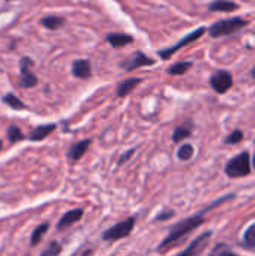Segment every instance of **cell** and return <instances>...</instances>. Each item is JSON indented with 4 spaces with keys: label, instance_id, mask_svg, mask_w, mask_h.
<instances>
[{
    "label": "cell",
    "instance_id": "6da1fadb",
    "mask_svg": "<svg viewBox=\"0 0 255 256\" xmlns=\"http://www.w3.org/2000/svg\"><path fill=\"white\" fill-rule=\"evenodd\" d=\"M204 222V218L203 214H197V216H192L180 224H177L171 231L170 234L167 236V238L161 243L159 246V252H165L167 249H171L173 246H176L180 240H183L189 232H192L194 230H197L201 224Z\"/></svg>",
    "mask_w": 255,
    "mask_h": 256
},
{
    "label": "cell",
    "instance_id": "7a4b0ae2",
    "mask_svg": "<svg viewBox=\"0 0 255 256\" xmlns=\"http://www.w3.org/2000/svg\"><path fill=\"white\" fill-rule=\"evenodd\" d=\"M248 21L243 18H230V20H221L213 22L209 27V33L212 38H219V36H227V34H233L236 32H239L240 28L246 27Z\"/></svg>",
    "mask_w": 255,
    "mask_h": 256
},
{
    "label": "cell",
    "instance_id": "3957f363",
    "mask_svg": "<svg viewBox=\"0 0 255 256\" xmlns=\"http://www.w3.org/2000/svg\"><path fill=\"white\" fill-rule=\"evenodd\" d=\"M249 172H251V158H249V153L246 152L234 156L225 165V174L231 178H240V177L249 176Z\"/></svg>",
    "mask_w": 255,
    "mask_h": 256
},
{
    "label": "cell",
    "instance_id": "277c9868",
    "mask_svg": "<svg viewBox=\"0 0 255 256\" xmlns=\"http://www.w3.org/2000/svg\"><path fill=\"white\" fill-rule=\"evenodd\" d=\"M134 226H135V218H129V219H126L123 222H119L113 228L107 230L102 234V240H105V242H116V240L125 238V237H128L132 232Z\"/></svg>",
    "mask_w": 255,
    "mask_h": 256
},
{
    "label": "cell",
    "instance_id": "5b68a950",
    "mask_svg": "<svg viewBox=\"0 0 255 256\" xmlns=\"http://www.w3.org/2000/svg\"><path fill=\"white\" fill-rule=\"evenodd\" d=\"M210 86L216 93H225L233 86V75L228 70H218L210 78Z\"/></svg>",
    "mask_w": 255,
    "mask_h": 256
},
{
    "label": "cell",
    "instance_id": "8992f818",
    "mask_svg": "<svg viewBox=\"0 0 255 256\" xmlns=\"http://www.w3.org/2000/svg\"><path fill=\"white\" fill-rule=\"evenodd\" d=\"M206 33V28L204 27H200V28H197L195 32H191L186 38H183L180 42H177L174 46H171V48H167V50H162L161 52H159V56H161V58H164V60H167V58H170L176 51H179L180 48H183V46H186V45H189L191 42H194V40H197V39H200L203 34Z\"/></svg>",
    "mask_w": 255,
    "mask_h": 256
},
{
    "label": "cell",
    "instance_id": "52a82bcc",
    "mask_svg": "<svg viewBox=\"0 0 255 256\" xmlns=\"http://www.w3.org/2000/svg\"><path fill=\"white\" fill-rule=\"evenodd\" d=\"M210 238H212V232L210 231L203 232L200 237H197L179 256H198L206 249V246H207V243H209Z\"/></svg>",
    "mask_w": 255,
    "mask_h": 256
},
{
    "label": "cell",
    "instance_id": "ba28073f",
    "mask_svg": "<svg viewBox=\"0 0 255 256\" xmlns=\"http://www.w3.org/2000/svg\"><path fill=\"white\" fill-rule=\"evenodd\" d=\"M152 64H155V60H153V58L147 57V56L143 54V52H137V54L129 60V63H125L123 66H125L126 70H134V69H138V68H141V66H152Z\"/></svg>",
    "mask_w": 255,
    "mask_h": 256
},
{
    "label": "cell",
    "instance_id": "9c48e42d",
    "mask_svg": "<svg viewBox=\"0 0 255 256\" xmlns=\"http://www.w3.org/2000/svg\"><path fill=\"white\" fill-rule=\"evenodd\" d=\"M72 74L77 78H81V80L89 78L90 74H92L90 62L89 60H77V62H74V64H72Z\"/></svg>",
    "mask_w": 255,
    "mask_h": 256
},
{
    "label": "cell",
    "instance_id": "30bf717a",
    "mask_svg": "<svg viewBox=\"0 0 255 256\" xmlns=\"http://www.w3.org/2000/svg\"><path fill=\"white\" fill-rule=\"evenodd\" d=\"M81 216H83V210H81V208L71 210V212H68V213H66L60 220H59L57 228H59V230H65V228H68V226L74 225L75 222H78V220L81 219Z\"/></svg>",
    "mask_w": 255,
    "mask_h": 256
},
{
    "label": "cell",
    "instance_id": "8fae6325",
    "mask_svg": "<svg viewBox=\"0 0 255 256\" xmlns=\"http://www.w3.org/2000/svg\"><path fill=\"white\" fill-rule=\"evenodd\" d=\"M56 130V124H44V126H38V128H35L32 132H30V135H29V138L32 140V141H42L44 138H47L51 132H54Z\"/></svg>",
    "mask_w": 255,
    "mask_h": 256
},
{
    "label": "cell",
    "instance_id": "7c38bea8",
    "mask_svg": "<svg viewBox=\"0 0 255 256\" xmlns=\"http://www.w3.org/2000/svg\"><path fill=\"white\" fill-rule=\"evenodd\" d=\"M107 40H108L114 48H120V46H125V45L131 44L134 39H132V36L125 34V33H108V34H107Z\"/></svg>",
    "mask_w": 255,
    "mask_h": 256
},
{
    "label": "cell",
    "instance_id": "4fadbf2b",
    "mask_svg": "<svg viewBox=\"0 0 255 256\" xmlns=\"http://www.w3.org/2000/svg\"><path fill=\"white\" fill-rule=\"evenodd\" d=\"M90 142H92L90 140H84V141H80V142H77L75 146H72V148H71L69 153H68L69 159H71V160H78V159H81V158L84 156V153L87 152Z\"/></svg>",
    "mask_w": 255,
    "mask_h": 256
},
{
    "label": "cell",
    "instance_id": "5bb4252c",
    "mask_svg": "<svg viewBox=\"0 0 255 256\" xmlns=\"http://www.w3.org/2000/svg\"><path fill=\"white\" fill-rule=\"evenodd\" d=\"M209 9L212 12H233L237 9V3L228 0H216L209 4Z\"/></svg>",
    "mask_w": 255,
    "mask_h": 256
},
{
    "label": "cell",
    "instance_id": "9a60e30c",
    "mask_svg": "<svg viewBox=\"0 0 255 256\" xmlns=\"http://www.w3.org/2000/svg\"><path fill=\"white\" fill-rule=\"evenodd\" d=\"M141 82L140 78H131V80H125L119 84L117 87V96L119 98H123V96H128L138 84Z\"/></svg>",
    "mask_w": 255,
    "mask_h": 256
},
{
    "label": "cell",
    "instance_id": "2e32d148",
    "mask_svg": "<svg viewBox=\"0 0 255 256\" xmlns=\"http://www.w3.org/2000/svg\"><path fill=\"white\" fill-rule=\"evenodd\" d=\"M41 22H42V26H44V27L51 28V30H56V28H59V27H62V26H63L65 20H63V18H60V16H45Z\"/></svg>",
    "mask_w": 255,
    "mask_h": 256
},
{
    "label": "cell",
    "instance_id": "e0dca14e",
    "mask_svg": "<svg viewBox=\"0 0 255 256\" xmlns=\"http://www.w3.org/2000/svg\"><path fill=\"white\" fill-rule=\"evenodd\" d=\"M191 66H192L191 62H180V63L173 64V66L168 69V74H170V75H182V74L188 72Z\"/></svg>",
    "mask_w": 255,
    "mask_h": 256
},
{
    "label": "cell",
    "instance_id": "ac0fdd59",
    "mask_svg": "<svg viewBox=\"0 0 255 256\" xmlns=\"http://www.w3.org/2000/svg\"><path fill=\"white\" fill-rule=\"evenodd\" d=\"M188 136H191V128L189 126H179L173 134V141L180 142V141L186 140Z\"/></svg>",
    "mask_w": 255,
    "mask_h": 256
},
{
    "label": "cell",
    "instance_id": "d6986e66",
    "mask_svg": "<svg viewBox=\"0 0 255 256\" xmlns=\"http://www.w3.org/2000/svg\"><path fill=\"white\" fill-rule=\"evenodd\" d=\"M38 84V78L35 74L32 72H27V74H23L21 80H20V86L24 87V88H30V87H35Z\"/></svg>",
    "mask_w": 255,
    "mask_h": 256
},
{
    "label": "cell",
    "instance_id": "ffe728a7",
    "mask_svg": "<svg viewBox=\"0 0 255 256\" xmlns=\"http://www.w3.org/2000/svg\"><path fill=\"white\" fill-rule=\"evenodd\" d=\"M47 230H48V224H42V225H39V226L32 232L30 243H32L33 246H36V244L42 240V237H44V234L47 232Z\"/></svg>",
    "mask_w": 255,
    "mask_h": 256
},
{
    "label": "cell",
    "instance_id": "44dd1931",
    "mask_svg": "<svg viewBox=\"0 0 255 256\" xmlns=\"http://www.w3.org/2000/svg\"><path fill=\"white\" fill-rule=\"evenodd\" d=\"M3 102L5 104H8L11 108H14V110H23L24 108V104L15 96V94H12V93H8L5 98H3Z\"/></svg>",
    "mask_w": 255,
    "mask_h": 256
},
{
    "label": "cell",
    "instance_id": "7402d4cb",
    "mask_svg": "<svg viewBox=\"0 0 255 256\" xmlns=\"http://www.w3.org/2000/svg\"><path fill=\"white\" fill-rule=\"evenodd\" d=\"M8 138H9V141L11 142H17V141H21L24 136H23V132H21V129L18 128V126H9V129H8Z\"/></svg>",
    "mask_w": 255,
    "mask_h": 256
},
{
    "label": "cell",
    "instance_id": "603a6c76",
    "mask_svg": "<svg viewBox=\"0 0 255 256\" xmlns=\"http://www.w3.org/2000/svg\"><path fill=\"white\" fill-rule=\"evenodd\" d=\"M192 154H194V147L189 146V144L182 146V147L179 148V153H177V156H179L180 160H189V159L192 158Z\"/></svg>",
    "mask_w": 255,
    "mask_h": 256
},
{
    "label": "cell",
    "instance_id": "cb8c5ba5",
    "mask_svg": "<svg viewBox=\"0 0 255 256\" xmlns=\"http://www.w3.org/2000/svg\"><path fill=\"white\" fill-rule=\"evenodd\" d=\"M60 252H62V246H60L57 242H53V243H50V246L42 252V255L41 256H59L60 255Z\"/></svg>",
    "mask_w": 255,
    "mask_h": 256
},
{
    "label": "cell",
    "instance_id": "d4e9b609",
    "mask_svg": "<svg viewBox=\"0 0 255 256\" xmlns=\"http://www.w3.org/2000/svg\"><path fill=\"white\" fill-rule=\"evenodd\" d=\"M210 256H237L236 254H233L225 244H218L213 250H212V254Z\"/></svg>",
    "mask_w": 255,
    "mask_h": 256
},
{
    "label": "cell",
    "instance_id": "484cf974",
    "mask_svg": "<svg viewBox=\"0 0 255 256\" xmlns=\"http://www.w3.org/2000/svg\"><path fill=\"white\" fill-rule=\"evenodd\" d=\"M243 240H245V243H246L248 246H252V248H255V224H252V225L246 230Z\"/></svg>",
    "mask_w": 255,
    "mask_h": 256
},
{
    "label": "cell",
    "instance_id": "4316f807",
    "mask_svg": "<svg viewBox=\"0 0 255 256\" xmlns=\"http://www.w3.org/2000/svg\"><path fill=\"white\" fill-rule=\"evenodd\" d=\"M242 140H243V132L242 130H234V132H231L228 135V138L225 140V142H228V144H237Z\"/></svg>",
    "mask_w": 255,
    "mask_h": 256
},
{
    "label": "cell",
    "instance_id": "83f0119b",
    "mask_svg": "<svg viewBox=\"0 0 255 256\" xmlns=\"http://www.w3.org/2000/svg\"><path fill=\"white\" fill-rule=\"evenodd\" d=\"M33 63H32V60L29 58V57H24L23 60H21V74H27V72H30V66H32Z\"/></svg>",
    "mask_w": 255,
    "mask_h": 256
},
{
    "label": "cell",
    "instance_id": "f1b7e54d",
    "mask_svg": "<svg viewBox=\"0 0 255 256\" xmlns=\"http://www.w3.org/2000/svg\"><path fill=\"white\" fill-rule=\"evenodd\" d=\"M132 154H134V150H129L125 156H122V158H120V160H119V162H120V165H122V164H125V162H128V159H129Z\"/></svg>",
    "mask_w": 255,
    "mask_h": 256
},
{
    "label": "cell",
    "instance_id": "f546056e",
    "mask_svg": "<svg viewBox=\"0 0 255 256\" xmlns=\"http://www.w3.org/2000/svg\"><path fill=\"white\" fill-rule=\"evenodd\" d=\"M173 212H165L164 214H161V216H158L156 218V220H164V219H167V218H173Z\"/></svg>",
    "mask_w": 255,
    "mask_h": 256
},
{
    "label": "cell",
    "instance_id": "4dcf8cb0",
    "mask_svg": "<svg viewBox=\"0 0 255 256\" xmlns=\"http://www.w3.org/2000/svg\"><path fill=\"white\" fill-rule=\"evenodd\" d=\"M251 74H252V76H254V80H255V68L252 69V72H251Z\"/></svg>",
    "mask_w": 255,
    "mask_h": 256
},
{
    "label": "cell",
    "instance_id": "1f68e13d",
    "mask_svg": "<svg viewBox=\"0 0 255 256\" xmlns=\"http://www.w3.org/2000/svg\"><path fill=\"white\" fill-rule=\"evenodd\" d=\"M252 162H254V168H255V154H254V160H252Z\"/></svg>",
    "mask_w": 255,
    "mask_h": 256
},
{
    "label": "cell",
    "instance_id": "d6a6232c",
    "mask_svg": "<svg viewBox=\"0 0 255 256\" xmlns=\"http://www.w3.org/2000/svg\"><path fill=\"white\" fill-rule=\"evenodd\" d=\"M0 148H2V141H0Z\"/></svg>",
    "mask_w": 255,
    "mask_h": 256
}]
</instances>
